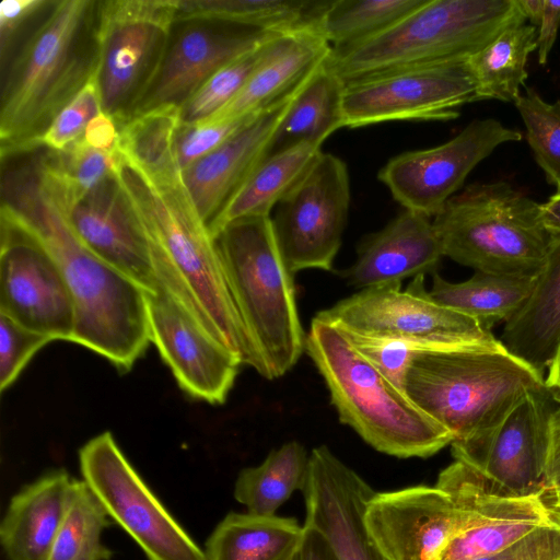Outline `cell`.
Returning <instances> with one entry per match:
<instances>
[{
	"mask_svg": "<svg viewBox=\"0 0 560 560\" xmlns=\"http://www.w3.org/2000/svg\"><path fill=\"white\" fill-rule=\"evenodd\" d=\"M115 173L143 225L160 289L241 365L268 380L234 304L215 238L183 178L154 183L121 154Z\"/></svg>",
	"mask_w": 560,
	"mask_h": 560,
	"instance_id": "cell-2",
	"label": "cell"
},
{
	"mask_svg": "<svg viewBox=\"0 0 560 560\" xmlns=\"http://www.w3.org/2000/svg\"><path fill=\"white\" fill-rule=\"evenodd\" d=\"M180 108L156 107L137 114L119 126L117 149L126 161L154 183L182 178L175 141Z\"/></svg>",
	"mask_w": 560,
	"mask_h": 560,
	"instance_id": "cell-32",
	"label": "cell"
},
{
	"mask_svg": "<svg viewBox=\"0 0 560 560\" xmlns=\"http://www.w3.org/2000/svg\"><path fill=\"white\" fill-rule=\"evenodd\" d=\"M151 342L178 386L211 405L225 402L241 363L162 289L147 293Z\"/></svg>",
	"mask_w": 560,
	"mask_h": 560,
	"instance_id": "cell-19",
	"label": "cell"
},
{
	"mask_svg": "<svg viewBox=\"0 0 560 560\" xmlns=\"http://www.w3.org/2000/svg\"><path fill=\"white\" fill-rule=\"evenodd\" d=\"M542 493L505 495L492 491L482 479L470 527L450 544L440 560L481 559L539 527L559 523L560 514L546 504Z\"/></svg>",
	"mask_w": 560,
	"mask_h": 560,
	"instance_id": "cell-25",
	"label": "cell"
},
{
	"mask_svg": "<svg viewBox=\"0 0 560 560\" xmlns=\"http://www.w3.org/2000/svg\"><path fill=\"white\" fill-rule=\"evenodd\" d=\"M518 5L533 25H539L544 11V0H517Z\"/></svg>",
	"mask_w": 560,
	"mask_h": 560,
	"instance_id": "cell-52",
	"label": "cell"
},
{
	"mask_svg": "<svg viewBox=\"0 0 560 560\" xmlns=\"http://www.w3.org/2000/svg\"><path fill=\"white\" fill-rule=\"evenodd\" d=\"M541 223L550 236H560V192L540 205Z\"/></svg>",
	"mask_w": 560,
	"mask_h": 560,
	"instance_id": "cell-50",
	"label": "cell"
},
{
	"mask_svg": "<svg viewBox=\"0 0 560 560\" xmlns=\"http://www.w3.org/2000/svg\"><path fill=\"white\" fill-rule=\"evenodd\" d=\"M294 560H298V556H296V558Z\"/></svg>",
	"mask_w": 560,
	"mask_h": 560,
	"instance_id": "cell-54",
	"label": "cell"
},
{
	"mask_svg": "<svg viewBox=\"0 0 560 560\" xmlns=\"http://www.w3.org/2000/svg\"><path fill=\"white\" fill-rule=\"evenodd\" d=\"M376 491L327 446L310 453L303 491L305 524L322 533L339 560H387L370 539L364 512Z\"/></svg>",
	"mask_w": 560,
	"mask_h": 560,
	"instance_id": "cell-21",
	"label": "cell"
},
{
	"mask_svg": "<svg viewBox=\"0 0 560 560\" xmlns=\"http://www.w3.org/2000/svg\"><path fill=\"white\" fill-rule=\"evenodd\" d=\"M346 163L320 152L271 218L276 240L289 270H334L350 206Z\"/></svg>",
	"mask_w": 560,
	"mask_h": 560,
	"instance_id": "cell-13",
	"label": "cell"
},
{
	"mask_svg": "<svg viewBox=\"0 0 560 560\" xmlns=\"http://www.w3.org/2000/svg\"><path fill=\"white\" fill-rule=\"evenodd\" d=\"M520 140V131L494 118L475 119L440 145L392 158L377 177L404 209L434 218L481 161Z\"/></svg>",
	"mask_w": 560,
	"mask_h": 560,
	"instance_id": "cell-16",
	"label": "cell"
},
{
	"mask_svg": "<svg viewBox=\"0 0 560 560\" xmlns=\"http://www.w3.org/2000/svg\"><path fill=\"white\" fill-rule=\"evenodd\" d=\"M542 498L553 512L560 514V487L544 490Z\"/></svg>",
	"mask_w": 560,
	"mask_h": 560,
	"instance_id": "cell-53",
	"label": "cell"
},
{
	"mask_svg": "<svg viewBox=\"0 0 560 560\" xmlns=\"http://www.w3.org/2000/svg\"><path fill=\"white\" fill-rule=\"evenodd\" d=\"M74 478L50 471L23 487L8 505L0 540L10 560H48L70 500Z\"/></svg>",
	"mask_w": 560,
	"mask_h": 560,
	"instance_id": "cell-26",
	"label": "cell"
},
{
	"mask_svg": "<svg viewBox=\"0 0 560 560\" xmlns=\"http://www.w3.org/2000/svg\"><path fill=\"white\" fill-rule=\"evenodd\" d=\"M102 110L96 74L56 116L36 141L52 151H62L83 137L90 120Z\"/></svg>",
	"mask_w": 560,
	"mask_h": 560,
	"instance_id": "cell-41",
	"label": "cell"
},
{
	"mask_svg": "<svg viewBox=\"0 0 560 560\" xmlns=\"http://www.w3.org/2000/svg\"><path fill=\"white\" fill-rule=\"evenodd\" d=\"M109 525L105 508L84 482L74 479L68 508L48 560H109L101 535Z\"/></svg>",
	"mask_w": 560,
	"mask_h": 560,
	"instance_id": "cell-37",
	"label": "cell"
},
{
	"mask_svg": "<svg viewBox=\"0 0 560 560\" xmlns=\"http://www.w3.org/2000/svg\"><path fill=\"white\" fill-rule=\"evenodd\" d=\"M545 387L544 375L503 345L420 352L404 380L407 397L451 432V447L486 440L524 396Z\"/></svg>",
	"mask_w": 560,
	"mask_h": 560,
	"instance_id": "cell-4",
	"label": "cell"
},
{
	"mask_svg": "<svg viewBox=\"0 0 560 560\" xmlns=\"http://www.w3.org/2000/svg\"><path fill=\"white\" fill-rule=\"evenodd\" d=\"M525 21L517 0H427L386 31L331 49L325 67L346 83L392 70L466 60Z\"/></svg>",
	"mask_w": 560,
	"mask_h": 560,
	"instance_id": "cell-6",
	"label": "cell"
},
{
	"mask_svg": "<svg viewBox=\"0 0 560 560\" xmlns=\"http://www.w3.org/2000/svg\"><path fill=\"white\" fill-rule=\"evenodd\" d=\"M560 487V400L549 419L544 490Z\"/></svg>",
	"mask_w": 560,
	"mask_h": 560,
	"instance_id": "cell-47",
	"label": "cell"
},
{
	"mask_svg": "<svg viewBox=\"0 0 560 560\" xmlns=\"http://www.w3.org/2000/svg\"><path fill=\"white\" fill-rule=\"evenodd\" d=\"M328 0H178L176 19H209L268 33L315 27Z\"/></svg>",
	"mask_w": 560,
	"mask_h": 560,
	"instance_id": "cell-33",
	"label": "cell"
},
{
	"mask_svg": "<svg viewBox=\"0 0 560 560\" xmlns=\"http://www.w3.org/2000/svg\"><path fill=\"white\" fill-rule=\"evenodd\" d=\"M478 101L467 59L392 70L345 83L343 126L451 120Z\"/></svg>",
	"mask_w": 560,
	"mask_h": 560,
	"instance_id": "cell-14",
	"label": "cell"
},
{
	"mask_svg": "<svg viewBox=\"0 0 560 560\" xmlns=\"http://www.w3.org/2000/svg\"><path fill=\"white\" fill-rule=\"evenodd\" d=\"M537 26L521 24L508 28L467 59L479 100L515 102L528 77L526 65L537 49Z\"/></svg>",
	"mask_w": 560,
	"mask_h": 560,
	"instance_id": "cell-35",
	"label": "cell"
},
{
	"mask_svg": "<svg viewBox=\"0 0 560 560\" xmlns=\"http://www.w3.org/2000/svg\"><path fill=\"white\" fill-rule=\"evenodd\" d=\"M305 352L322 375L340 422L376 451L430 457L454 438L363 357L335 325L313 318Z\"/></svg>",
	"mask_w": 560,
	"mask_h": 560,
	"instance_id": "cell-5",
	"label": "cell"
},
{
	"mask_svg": "<svg viewBox=\"0 0 560 560\" xmlns=\"http://www.w3.org/2000/svg\"><path fill=\"white\" fill-rule=\"evenodd\" d=\"M477 560H560V522L539 527L509 548Z\"/></svg>",
	"mask_w": 560,
	"mask_h": 560,
	"instance_id": "cell-44",
	"label": "cell"
},
{
	"mask_svg": "<svg viewBox=\"0 0 560 560\" xmlns=\"http://www.w3.org/2000/svg\"><path fill=\"white\" fill-rule=\"evenodd\" d=\"M266 44L231 61L213 73L179 107L180 125L205 121L228 105L245 85L259 61Z\"/></svg>",
	"mask_w": 560,
	"mask_h": 560,
	"instance_id": "cell-40",
	"label": "cell"
},
{
	"mask_svg": "<svg viewBox=\"0 0 560 560\" xmlns=\"http://www.w3.org/2000/svg\"><path fill=\"white\" fill-rule=\"evenodd\" d=\"M432 221L443 256L486 273L536 277L551 240L540 203L505 182L467 186Z\"/></svg>",
	"mask_w": 560,
	"mask_h": 560,
	"instance_id": "cell-8",
	"label": "cell"
},
{
	"mask_svg": "<svg viewBox=\"0 0 560 560\" xmlns=\"http://www.w3.org/2000/svg\"><path fill=\"white\" fill-rule=\"evenodd\" d=\"M82 139L93 149L114 152L118 145L119 126L112 116L101 110L88 124Z\"/></svg>",
	"mask_w": 560,
	"mask_h": 560,
	"instance_id": "cell-46",
	"label": "cell"
},
{
	"mask_svg": "<svg viewBox=\"0 0 560 560\" xmlns=\"http://www.w3.org/2000/svg\"><path fill=\"white\" fill-rule=\"evenodd\" d=\"M65 207L39 145L1 152V212L38 237L60 266L75 306L72 342L128 372L151 342L147 292L82 245Z\"/></svg>",
	"mask_w": 560,
	"mask_h": 560,
	"instance_id": "cell-1",
	"label": "cell"
},
{
	"mask_svg": "<svg viewBox=\"0 0 560 560\" xmlns=\"http://www.w3.org/2000/svg\"><path fill=\"white\" fill-rule=\"evenodd\" d=\"M500 340L510 353L544 375L560 341V236H551L532 292L504 324Z\"/></svg>",
	"mask_w": 560,
	"mask_h": 560,
	"instance_id": "cell-27",
	"label": "cell"
},
{
	"mask_svg": "<svg viewBox=\"0 0 560 560\" xmlns=\"http://www.w3.org/2000/svg\"><path fill=\"white\" fill-rule=\"evenodd\" d=\"M47 150L49 167L63 191L66 210L114 174L120 160L118 149L96 150L82 138L62 151Z\"/></svg>",
	"mask_w": 560,
	"mask_h": 560,
	"instance_id": "cell-38",
	"label": "cell"
},
{
	"mask_svg": "<svg viewBox=\"0 0 560 560\" xmlns=\"http://www.w3.org/2000/svg\"><path fill=\"white\" fill-rule=\"evenodd\" d=\"M537 36L538 61L545 65L560 26V1L544 0V11Z\"/></svg>",
	"mask_w": 560,
	"mask_h": 560,
	"instance_id": "cell-48",
	"label": "cell"
},
{
	"mask_svg": "<svg viewBox=\"0 0 560 560\" xmlns=\"http://www.w3.org/2000/svg\"><path fill=\"white\" fill-rule=\"evenodd\" d=\"M281 33L209 19H176L158 72L133 114L180 107L213 73Z\"/></svg>",
	"mask_w": 560,
	"mask_h": 560,
	"instance_id": "cell-18",
	"label": "cell"
},
{
	"mask_svg": "<svg viewBox=\"0 0 560 560\" xmlns=\"http://www.w3.org/2000/svg\"><path fill=\"white\" fill-rule=\"evenodd\" d=\"M514 104L524 121L536 162L560 192V100L548 103L528 88Z\"/></svg>",
	"mask_w": 560,
	"mask_h": 560,
	"instance_id": "cell-39",
	"label": "cell"
},
{
	"mask_svg": "<svg viewBox=\"0 0 560 560\" xmlns=\"http://www.w3.org/2000/svg\"><path fill=\"white\" fill-rule=\"evenodd\" d=\"M343 93L345 82L324 63L295 95L268 154L303 141L323 143L343 128Z\"/></svg>",
	"mask_w": 560,
	"mask_h": 560,
	"instance_id": "cell-31",
	"label": "cell"
},
{
	"mask_svg": "<svg viewBox=\"0 0 560 560\" xmlns=\"http://www.w3.org/2000/svg\"><path fill=\"white\" fill-rule=\"evenodd\" d=\"M66 215L93 255L144 292L160 290L143 225L116 173L66 210Z\"/></svg>",
	"mask_w": 560,
	"mask_h": 560,
	"instance_id": "cell-20",
	"label": "cell"
},
{
	"mask_svg": "<svg viewBox=\"0 0 560 560\" xmlns=\"http://www.w3.org/2000/svg\"><path fill=\"white\" fill-rule=\"evenodd\" d=\"M298 560H339V558L322 533L304 525V536Z\"/></svg>",
	"mask_w": 560,
	"mask_h": 560,
	"instance_id": "cell-49",
	"label": "cell"
},
{
	"mask_svg": "<svg viewBox=\"0 0 560 560\" xmlns=\"http://www.w3.org/2000/svg\"><path fill=\"white\" fill-rule=\"evenodd\" d=\"M331 49L315 27L276 35L264 47L259 61L240 93L205 121L250 116L294 95L324 66Z\"/></svg>",
	"mask_w": 560,
	"mask_h": 560,
	"instance_id": "cell-24",
	"label": "cell"
},
{
	"mask_svg": "<svg viewBox=\"0 0 560 560\" xmlns=\"http://www.w3.org/2000/svg\"><path fill=\"white\" fill-rule=\"evenodd\" d=\"M304 536L295 518L231 512L206 541V560H294Z\"/></svg>",
	"mask_w": 560,
	"mask_h": 560,
	"instance_id": "cell-29",
	"label": "cell"
},
{
	"mask_svg": "<svg viewBox=\"0 0 560 560\" xmlns=\"http://www.w3.org/2000/svg\"><path fill=\"white\" fill-rule=\"evenodd\" d=\"M52 341L0 314V389L4 392L19 377L35 353Z\"/></svg>",
	"mask_w": 560,
	"mask_h": 560,
	"instance_id": "cell-42",
	"label": "cell"
},
{
	"mask_svg": "<svg viewBox=\"0 0 560 560\" xmlns=\"http://www.w3.org/2000/svg\"><path fill=\"white\" fill-rule=\"evenodd\" d=\"M316 317L363 335L428 339L451 347L503 345L477 319L435 302L424 276L413 278L406 290L400 282L362 289Z\"/></svg>",
	"mask_w": 560,
	"mask_h": 560,
	"instance_id": "cell-12",
	"label": "cell"
},
{
	"mask_svg": "<svg viewBox=\"0 0 560 560\" xmlns=\"http://www.w3.org/2000/svg\"><path fill=\"white\" fill-rule=\"evenodd\" d=\"M548 373L545 378L546 386L553 392L558 400H560V341L557 346L555 355L547 369Z\"/></svg>",
	"mask_w": 560,
	"mask_h": 560,
	"instance_id": "cell-51",
	"label": "cell"
},
{
	"mask_svg": "<svg viewBox=\"0 0 560 560\" xmlns=\"http://www.w3.org/2000/svg\"><path fill=\"white\" fill-rule=\"evenodd\" d=\"M477 491L476 475L454 462L434 487L375 492L365 505L368 535L387 560H440L470 527Z\"/></svg>",
	"mask_w": 560,
	"mask_h": 560,
	"instance_id": "cell-9",
	"label": "cell"
},
{
	"mask_svg": "<svg viewBox=\"0 0 560 560\" xmlns=\"http://www.w3.org/2000/svg\"><path fill=\"white\" fill-rule=\"evenodd\" d=\"M254 115L221 121L179 125L176 135L175 151L180 170H185L217 149Z\"/></svg>",
	"mask_w": 560,
	"mask_h": 560,
	"instance_id": "cell-43",
	"label": "cell"
},
{
	"mask_svg": "<svg viewBox=\"0 0 560 560\" xmlns=\"http://www.w3.org/2000/svg\"><path fill=\"white\" fill-rule=\"evenodd\" d=\"M556 398L548 387L528 393L486 440L452 447L455 460L469 466L497 493L544 491L549 419Z\"/></svg>",
	"mask_w": 560,
	"mask_h": 560,
	"instance_id": "cell-17",
	"label": "cell"
},
{
	"mask_svg": "<svg viewBox=\"0 0 560 560\" xmlns=\"http://www.w3.org/2000/svg\"><path fill=\"white\" fill-rule=\"evenodd\" d=\"M310 469L305 447L290 441L272 450L258 466L240 471L234 485V498L256 515H276L291 497L304 491Z\"/></svg>",
	"mask_w": 560,
	"mask_h": 560,
	"instance_id": "cell-34",
	"label": "cell"
},
{
	"mask_svg": "<svg viewBox=\"0 0 560 560\" xmlns=\"http://www.w3.org/2000/svg\"><path fill=\"white\" fill-rule=\"evenodd\" d=\"M320 142L303 141L267 154L248 174L209 226L215 235L244 218L270 217L271 211L322 152Z\"/></svg>",
	"mask_w": 560,
	"mask_h": 560,
	"instance_id": "cell-28",
	"label": "cell"
},
{
	"mask_svg": "<svg viewBox=\"0 0 560 560\" xmlns=\"http://www.w3.org/2000/svg\"><path fill=\"white\" fill-rule=\"evenodd\" d=\"M298 92L254 115L217 149L182 171L184 185L208 228L252 170L268 154L275 133Z\"/></svg>",
	"mask_w": 560,
	"mask_h": 560,
	"instance_id": "cell-22",
	"label": "cell"
},
{
	"mask_svg": "<svg viewBox=\"0 0 560 560\" xmlns=\"http://www.w3.org/2000/svg\"><path fill=\"white\" fill-rule=\"evenodd\" d=\"M98 0H57L1 54V151L32 147L96 74Z\"/></svg>",
	"mask_w": 560,
	"mask_h": 560,
	"instance_id": "cell-3",
	"label": "cell"
},
{
	"mask_svg": "<svg viewBox=\"0 0 560 560\" xmlns=\"http://www.w3.org/2000/svg\"><path fill=\"white\" fill-rule=\"evenodd\" d=\"M443 256L431 218L404 209L383 229L366 235L355 261L339 271L348 285L366 289L434 273Z\"/></svg>",
	"mask_w": 560,
	"mask_h": 560,
	"instance_id": "cell-23",
	"label": "cell"
},
{
	"mask_svg": "<svg viewBox=\"0 0 560 560\" xmlns=\"http://www.w3.org/2000/svg\"><path fill=\"white\" fill-rule=\"evenodd\" d=\"M79 462L84 482L149 560H206L203 550L154 495L110 432L85 443Z\"/></svg>",
	"mask_w": 560,
	"mask_h": 560,
	"instance_id": "cell-11",
	"label": "cell"
},
{
	"mask_svg": "<svg viewBox=\"0 0 560 560\" xmlns=\"http://www.w3.org/2000/svg\"><path fill=\"white\" fill-rule=\"evenodd\" d=\"M215 243L226 282L243 325L269 380L284 375L305 351L293 273L287 267L271 217L226 224Z\"/></svg>",
	"mask_w": 560,
	"mask_h": 560,
	"instance_id": "cell-7",
	"label": "cell"
},
{
	"mask_svg": "<svg viewBox=\"0 0 560 560\" xmlns=\"http://www.w3.org/2000/svg\"><path fill=\"white\" fill-rule=\"evenodd\" d=\"M178 0H98L96 80L102 110L131 118L162 62Z\"/></svg>",
	"mask_w": 560,
	"mask_h": 560,
	"instance_id": "cell-10",
	"label": "cell"
},
{
	"mask_svg": "<svg viewBox=\"0 0 560 560\" xmlns=\"http://www.w3.org/2000/svg\"><path fill=\"white\" fill-rule=\"evenodd\" d=\"M0 314L51 340L72 341L75 306L63 272L28 229L1 212Z\"/></svg>",
	"mask_w": 560,
	"mask_h": 560,
	"instance_id": "cell-15",
	"label": "cell"
},
{
	"mask_svg": "<svg viewBox=\"0 0 560 560\" xmlns=\"http://www.w3.org/2000/svg\"><path fill=\"white\" fill-rule=\"evenodd\" d=\"M427 0H328L315 25L332 49L364 42L396 24Z\"/></svg>",
	"mask_w": 560,
	"mask_h": 560,
	"instance_id": "cell-36",
	"label": "cell"
},
{
	"mask_svg": "<svg viewBox=\"0 0 560 560\" xmlns=\"http://www.w3.org/2000/svg\"><path fill=\"white\" fill-rule=\"evenodd\" d=\"M534 278L475 271L462 282H451L433 273L430 296L441 305L477 319L487 329L506 323L524 305Z\"/></svg>",
	"mask_w": 560,
	"mask_h": 560,
	"instance_id": "cell-30",
	"label": "cell"
},
{
	"mask_svg": "<svg viewBox=\"0 0 560 560\" xmlns=\"http://www.w3.org/2000/svg\"><path fill=\"white\" fill-rule=\"evenodd\" d=\"M48 0H3L0 3V44L7 45L47 4Z\"/></svg>",
	"mask_w": 560,
	"mask_h": 560,
	"instance_id": "cell-45",
	"label": "cell"
}]
</instances>
